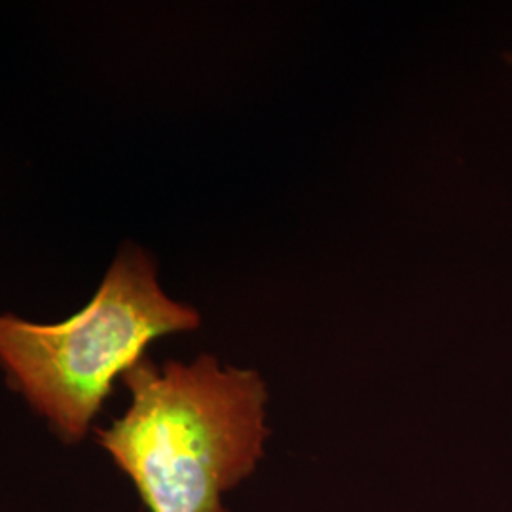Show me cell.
<instances>
[{
    "label": "cell",
    "mask_w": 512,
    "mask_h": 512,
    "mask_svg": "<svg viewBox=\"0 0 512 512\" xmlns=\"http://www.w3.org/2000/svg\"><path fill=\"white\" fill-rule=\"evenodd\" d=\"M507 59H509V63H512V54L507 55Z\"/></svg>",
    "instance_id": "obj_3"
},
{
    "label": "cell",
    "mask_w": 512,
    "mask_h": 512,
    "mask_svg": "<svg viewBox=\"0 0 512 512\" xmlns=\"http://www.w3.org/2000/svg\"><path fill=\"white\" fill-rule=\"evenodd\" d=\"M196 308L173 300L147 251L126 243L90 302L59 323L0 313V370L6 384L55 437L86 439L116 380L169 334L200 329Z\"/></svg>",
    "instance_id": "obj_2"
},
{
    "label": "cell",
    "mask_w": 512,
    "mask_h": 512,
    "mask_svg": "<svg viewBox=\"0 0 512 512\" xmlns=\"http://www.w3.org/2000/svg\"><path fill=\"white\" fill-rule=\"evenodd\" d=\"M122 384L126 412L95 435L147 511L230 512L222 497L255 473L270 437L264 378L213 355L145 357Z\"/></svg>",
    "instance_id": "obj_1"
}]
</instances>
